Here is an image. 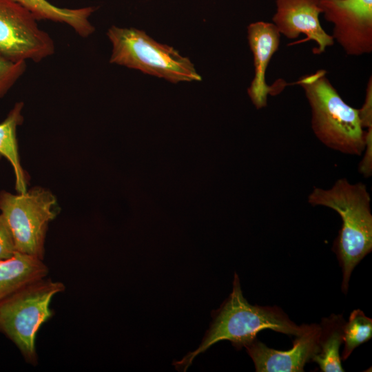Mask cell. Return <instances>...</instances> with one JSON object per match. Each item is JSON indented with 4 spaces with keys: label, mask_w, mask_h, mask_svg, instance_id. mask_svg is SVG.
I'll list each match as a JSON object with an SVG mask.
<instances>
[{
    "label": "cell",
    "mask_w": 372,
    "mask_h": 372,
    "mask_svg": "<svg viewBox=\"0 0 372 372\" xmlns=\"http://www.w3.org/2000/svg\"><path fill=\"white\" fill-rule=\"evenodd\" d=\"M212 322L199 347L180 361L174 362L176 369L186 371L195 358L216 343L228 340L237 349L249 344L266 329L298 336L307 324L297 325L277 306L251 305L242 294L240 280L235 273L229 297L213 311Z\"/></svg>",
    "instance_id": "obj_1"
},
{
    "label": "cell",
    "mask_w": 372,
    "mask_h": 372,
    "mask_svg": "<svg viewBox=\"0 0 372 372\" xmlns=\"http://www.w3.org/2000/svg\"><path fill=\"white\" fill-rule=\"evenodd\" d=\"M308 203L333 209L342 219L333 250L342 271L341 289L346 293L353 270L372 250L370 194L364 183L351 184L342 178L330 189L313 187L308 196Z\"/></svg>",
    "instance_id": "obj_2"
},
{
    "label": "cell",
    "mask_w": 372,
    "mask_h": 372,
    "mask_svg": "<svg viewBox=\"0 0 372 372\" xmlns=\"http://www.w3.org/2000/svg\"><path fill=\"white\" fill-rule=\"evenodd\" d=\"M320 70L295 83L304 90L311 110V128L325 146L343 154L360 156L365 147L366 130L358 110L348 105Z\"/></svg>",
    "instance_id": "obj_3"
},
{
    "label": "cell",
    "mask_w": 372,
    "mask_h": 372,
    "mask_svg": "<svg viewBox=\"0 0 372 372\" xmlns=\"http://www.w3.org/2000/svg\"><path fill=\"white\" fill-rule=\"evenodd\" d=\"M107 36L112 46L110 63L138 70L172 83L200 81L201 76L187 58L144 31L112 25Z\"/></svg>",
    "instance_id": "obj_4"
},
{
    "label": "cell",
    "mask_w": 372,
    "mask_h": 372,
    "mask_svg": "<svg viewBox=\"0 0 372 372\" xmlns=\"http://www.w3.org/2000/svg\"><path fill=\"white\" fill-rule=\"evenodd\" d=\"M65 285L46 277L0 301V332L10 340L29 364H37L35 340L41 326L52 317V298Z\"/></svg>",
    "instance_id": "obj_5"
},
{
    "label": "cell",
    "mask_w": 372,
    "mask_h": 372,
    "mask_svg": "<svg viewBox=\"0 0 372 372\" xmlns=\"http://www.w3.org/2000/svg\"><path fill=\"white\" fill-rule=\"evenodd\" d=\"M57 200L36 186L24 194L0 192V211L12 234L17 251L43 260L49 223L57 215Z\"/></svg>",
    "instance_id": "obj_6"
},
{
    "label": "cell",
    "mask_w": 372,
    "mask_h": 372,
    "mask_svg": "<svg viewBox=\"0 0 372 372\" xmlns=\"http://www.w3.org/2000/svg\"><path fill=\"white\" fill-rule=\"evenodd\" d=\"M54 51L52 38L30 12L12 0H0V54L14 62L38 63Z\"/></svg>",
    "instance_id": "obj_7"
},
{
    "label": "cell",
    "mask_w": 372,
    "mask_h": 372,
    "mask_svg": "<svg viewBox=\"0 0 372 372\" xmlns=\"http://www.w3.org/2000/svg\"><path fill=\"white\" fill-rule=\"evenodd\" d=\"M324 19L333 25L332 37L347 55L372 52V0H320Z\"/></svg>",
    "instance_id": "obj_8"
},
{
    "label": "cell",
    "mask_w": 372,
    "mask_h": 372,
    "mask_svg": "<svg viewBox=\"0 0 372 372\" xmlns=\"http://www.w3.org/2000/svg\"><path fill=\"white\" fill-rule=\"evenodd\" d=\"M320 324H307L304 331L296 336L293 347L279 351L254 339L245 348L254 362L257 372H302L319 351Z\"/></svg>",
    "instance_id": "obj_9"
},
{
    "label": "cell",
    "mask_w": 372,
    "mask_h": 372,
    "mask_svg": "<svg viewBox=\"0 0 372 372\" xmlns=\"http://www.w3.org/2000/svg\"><path fill=\"white\" fill-rule=\"evenodd\" d=\"M276 6L272 21L280 34L294 39L304 34V41L316 43L315 54H321L334 44L332 36L325 32L320 22V0H276Z\"/></svg>",
    "instance_id": "obj_10"
},
{
    "label": "cell",
    "mask_w": 372,
    "mask_h": 372,
    "mask_svg": "<svg viewBox=\"0 0 372 372\" xmlns=\"http://www.w3.org/2000/svg\"><path fill=\"white\" fill-rule=\"evenodd\" d=\"M247 39L253 54L254 76L247 94L256 109L265 107L268 94H276L282 91L266 83V70L273 56L279 48L280 34L273 23L256 21L247 26Z\"/></svg>",
    "instance_id": "obj_11"
},
{
    "label": "cell",
    "mask_w": 372,
    "mask_h": 372,
    "mask_svg": "<svg viewBox=\"0 0 372 372\" xmlns=\"http://www.w3.org/2000/svg\"><path fill=\"white\" fill-rule=\"evenodd\" d=\"M48 274V268L43 260L19 251L0 260V301Z\"/></svg>",
    "instance_id": "obj_12"
},
{
    "label": "cell",
    "mask_w": 372,
    "mask_h": 372,
    "mask_svg": "<svg viewBox=\"0 0 372 372\" xmlns=\"http://www.w3.org/2000/svg\"><path fill=\"white\" fill-rule=\"evenodd\" d=\"M19 4L37 20H48L65 23L80 37L86 38L95 30L89 20L96 8H66L54 6L48 0H12Z\"/></svg>",
    "instance_id": "obj_13"
},
{
    "label": "cell",
    "mask_w": 372,
    "mask_h": 372,
    "mask_svg": "<svg viewBox=\"0 0 372 372\" xmlns=\"http://www.w3.org/2000/svg\"><path fill=\"white\" fill-rule=\"evenodd\" d=\"M23 106V102H17L0 123V160L4 158L12 165L17 194L25 193L28 183V176L21 165L17 138V128L24 120L22 114Z\"/></svg>",
    "instance_id": "obj_14"
},
{
    "label": "cell",
    "mask_w": 372,
    "mask_h": 372,
    "mask_svg": "<svg viewBox=\"0 0 372 372\" xmlns=\"http://www.w3.org/2000/svg\"><path fill=\"white\" fill-rule=\"evenodd\" d=\"M346 321L342 314H331L321 320L319 351L313 357L322 372H342L340 348L343 343Z\"/></svg>",
    "instance_id": "obj_15"
},
{
    "label": "cell",
    "mask_w": 372,
    "mask_h": 372,
    "mask_svg": "<svg viewBox=\"0 0 372 372\" xmlns=\"http://www.w3.org/2000/svg\"><path fill=\"white\" fill-rule=\"evenodd\" d=\"M372 337V319L360 309L353 310L344 327V344L341 359L347 360L353 351Z\"/></svg>",
    "instance_id": "obj_16"
},
{
    "label": "cell",
    "mask_w": 372,
    "mask_h": 372,
    "mask_svg": "<svg viewBox=\"0 0 372 372\" xmlns=\"http://www.w3.org/2000/svg\"><path fill=\"white\" fill-rule=\"evenodd\" d=\"M26 62H14L0 54V98L3 97L26 70Z\"/></svg>",
    "instance_id": "obj_17"
},
{
    "label": "cell",
    "mask_w": 372,
    "mask_h": 372,
    "mask_svg": "<svg viewBox=\"0 0 372 372\" xmlns=\"http://www.w3.org/2000/svg\"><path fill=\"white\" fill-rule=\"evenodd\" d=\"M16 252L15 242L11 230L0 214V260L12 257Z\"/></svg>",
    "instance_id": "obj_18"
},
{
    "label": "cell",
    "mask_w": 372,
    "mask_h": 372,
    "mask_svg": "<svg viewBox=\"0 0 372 372\" xmlns=\"http://www.w3.org/2000/svg\"><path fill=\"white\" fill-rule=\"evenodd\" d=\"M364 156L358 165L359 172L365 178L372 175V127L366 130Z\"/></svg>",
    "instance_id": "obj_19"
},
{
    "label": "cell",
    "mask_w": 372,
    "mask_h": 372,
    "mask_svg": "<svg viewBox=\"0 0 372 372\" xmlns=\"http://www.w3.org/2000/svg\"><path fill=\"white\" fill-rule=\"evenodd\" d=\"M359 118L364 129L372 127V79H369L364 102L360 109H358Z\"/></svg>",
    "instance_id": "obj_20"
}]
</instances>
